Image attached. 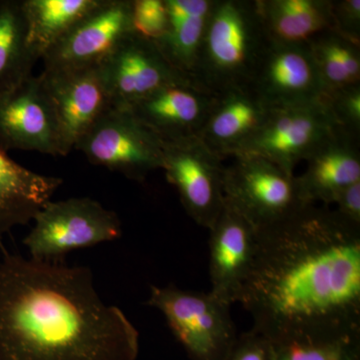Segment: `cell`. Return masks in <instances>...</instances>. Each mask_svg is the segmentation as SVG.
<instances>
[{
    "label": "cell",
    "instance_id": "obj_1",
    "mask_svg": "<svg viewBox=\"0 0 360 360\" xmlns=\"http://www.w3.org/2000/svg\"><path fill=\"white\" fill-rule=\"evenodd\" d=\"M239 303L269 340L312 329H360V227L309 205L257 231Z\"/></svg>",
    "mask_w": 360,
    "mask_h": 360
},
{
    "label": "cell",
    "instance_id": "obj_2",
    "mask_svg": "<svg viewBox=\"0 0 360 360\" xmlns=\"http://www.w3.org/2000/svg\"><path fill=\"white\" fill-rule=\"evenodd\" d=\"M139 333L89 267L0 260V360H135Z\"/></svg>",
    "mask_w": 360,
    "mask_h": 360
},
{
    "label": "cell",
    "instance_id": "obj_3",
    "mask_svg": "<svg viewBox=\"0 0 360 360\" xmlns=\"http://www.w3.org/2000/svg\"><path fill=\"white\" fill-rule=\"evenodd\" d=\"M270 39L257 0H214L195 82L214 94L250 85Z\"/></svg>",
    "mask_w": 360,
    "mask_h": 360
},
{
    "label": "cell",
    "instance_id": "obj_4",
    "mask_svg": "<svg viewBox=\"0 0 360 360\" xmlns=\"http://www.w3.org/2000/svg\"><path fill=\"white\" fill-rule=\"evenodd\" d=\"M148 304L162 314L191 360H226L238 340L231 305L212 292L151 286Z\"/></svg>",
    "mask_w": 360,
    "mask_h": 360
},
{
    "label": "cell",
    "instance_id": "obj_5",
    "mask_svg": "<svg viewBox=\"0 0 360 360\" xmlns=\"http://www.w3.org/2000/svg\"><path fill=\"white\" fill-rule=\"evenodd\" d=\"M23 243L32 259L61 262L73 250L110 243L122 238L115 212L89 198L49 201L33 217Z\"/></svg>",
    "mask_w": 360,
    "mask_h": 360
},
{
    "label": "cell",
    "instance_id": "obj_6",
    "mask_svg": "<svg viewBox=\"0 0 360 360\" xmlns=\"http://www.w3.org/2000/svg\"><path fill=\"white\" fill-rule=\"evenodd\" d=\"M225 201L257 231L290 219L309 205L295 174L255 155H238L224 167Z\"/></svg>",
    "mask_w": 360,
    "mask_h": 360
},
{
    "label": "cell",
    "instance_id": "obj_7",
    "mask_svg": "<svg viewBox=\"0 0 360 360\" xmlns=\"http://www.w3.org/2000/svg\"><path fill=\"white\" fill-rule=\"evenodd\" d=\"M340 125L326 98L314 103L269 108L262 127L236 155H255L290 174Z\"/></svg>",
    "mask_w": 360,
    "mask_h": 360
},
{
    "label": "cell",
    "instance_id": "obj_8",
    "mask_svg": "<svg viewBox=\"0 0 360 360\" xmlns=\"http://www.w3.org/2000/svg\"><path fill=\"white\" fill-rule=\"evenodd\" d=\"M90 163L142 182L161 169L162 146L127 108H111L84 135L77 148Z\"/></svg>",
    "mask_w": 360,
    "mask_h": 360
},
{
    "label": "cell",
    "instance_id": "obj_9",
    "mask_svg": "<svg viewBox=\"0 0 360 360\" xmlns=\"http://www.w3.org/2000/svg\"><path fill=\"white\" fill-rule=\"evenodd\" d=\"M167 181L176 188L187 214L210 229L225 206L222 160L198 137L161 141Z\"/></svg>",
    "mask_w": 360,
    "mask_h": 360
},
{
    "label": "cell",
    "instance_id": "obj_10",
    "mask_svg": "<svg viewBox=\"0 0 360 360\" xmlns=\"http://www.w3.org/2000/svg\"><path fill=\"white\" fill-rule=\"evenodd\" d=\"M132 32L131 0H103L45 52L44 71L101 66Z\"/></svg>",
    "mask_w": 360,
    "mask_h": 360
},
{
    "label": "cell",
    "instance_id": "obj_11",
    "mask_svg": "<svg viewBox=\"0 0 360 360\" xmlns=\"http://www.w3.org/2000/svg\"><path fill=\"white\" fill-rule=\"evenodd\" d=\"M56 116L63 156L113 108L101 66L75 70L44 71L39 75Z\"/></svg>",
    "mask_w": 360,
    "mask_h": 360
},
{
    "label": "cell",
    "instance_id": "obj_12",
    "mask_svg": "<svg viewBox=\"0 0 360 360\" xmlns=\"http://www.w3.org/2000/svg\"><path fill=\"white\" fill-rule=\"evenodd\" d=\"M0 148L63 156L58 123L40 77L0 96Z\"/></svg>",
    "mask_w": 360,
    "mask_h": 360
},
{
    "label": "cell",
    "instance_id": "obj_13",
    "mask_svg": "<svg viewBox=\"0 0 360 360\" xmlns=\"http://www.w3.org/2000/svg\"><path fill=\"white\" fill-rule=\"evenodd\" d=\"M250 85L269 108L314 103L326 97L309 44L270 40Z\"/></svg>",
    "mask_w": 360,
    "mask_h": 360
},
{
    "label": "cell",
    "instance_id": "obj_14",
    "mask_svg": "<svg viewBox=\"0 0 360 360\" xmlns=\"http://www.w3.org/2000/svg\"><path fill=\"white\" fill-rule=\"evenodd\" d=\"M113 108H129L181 77L153 42L130 33L101 65Z\"/></svg>",
    "mask_w": 360,
    "mask_h": 360
},
{
    "label": "cell",
    "instance_id": "obj_15",
    "mask_svg": "<svg viewBox=\"0 0 360 360\" xmlns=\"http://www.w3.org/2000/svg\"><path fill=\"white\" fill-rule=\"evenodd\" d=\"M210 231V292L231 305L239 302L257 250V231L225 201Z\"/></svg>",
    "mask_w": 360,
    "mask_h": 360
},
{
    "label": "cell",
    "instance_id": "obj_16",
    "mask_svg": "<svg viewBox=\"0 0 360 360\" xmlns=\"http://www.w3.org/2000/svg\"><path fill=\"white\" fill-rule=\"evenodd\" d=\"M217 94L191 79L161 87L129 110L161 141L196 136L212 110Z\"/></svg>",
    "mask_w": 360,
    "mask_h": 360
},
{
    "label": "cell",
    "instance_id": "obj_17",
    "mask_svg": "<svg viewBox=\"0 0 360 360\" xmlns=\"http://www.w3.org/2000/svg\"><path fill=\"white\" fill-rule=\"evenodd\" d=\"M360 134L338 127L307 158L296 176L307 205L335 203L341 191L360 181Z\"/></svg>",
    "mask_w": 360,
    "mask_h": 360
},
{
    "label": "cell",
    "instance_id": "obj_18",
    "mask_svg": "<svg viewBox=\"0 0 360 360\" xmlns=\"http://www.w3.org/2000/svg\"><path fill=\"white\" fill-rule=\"evenodd\" d=\"M269 108L250 85L217 94L196 137L222 160L233 158L262 127Z\"/></svg>",
    "mask_w": 360,
    "mask_h": 360
},
{
    "label": "cell",
    "instance_id": "obj_19",
    "mask_svg": "<svg viewBox=\"0 0 360 360\" xmlns=\"http://www.w3.org/2000/svg\"><path fill=\"white\" fill-rule=\"evenodd\" d=\"M63 184L22 167L0 148V243L13 229L32 221Z\"/></svg>",
    "mask_w": 360,
    "mask_h": 360
},
{
    "label": "cell",
    "instance_id": "obj_20",
    "mask_svg": "<svg viewBox=\"0 0 360 360\" xmlns=\"http://www.w3.org/2000/svg\"><path fill=\"white\" fill-rule=\"evenodd\" d=\"M167 32L153 42L181 77L195 82L208 18L214 0H165Z\"/></svg>",
    "mask_w": 360,
    "mask_h": 360
},
{
    "label": "cell",
    "instance_id": "obj_21",
    "mask_svg": "<svg viewBox=\"0 0 360 360\" xmlns=\"http://www.w3.org/2000/svg\"><path fill=\"white\" fill-rule=\"evenodd\" d=\"M271 41L309 44L322 32L333 30V0H257Z\"/></svg>",
    "mask_w": 360,
    "mask_h": 360
},
{
    "label": "cell",
    "instance_id": "obj_22",
    "mask_svg": "<svg viewBox=\"0 0 360 360\" xmlns=\"http://www.w3.org/2000/svg\"><path fill=\"white\" fill-rule=\"evenodd\" d=\"M103 0H21L27 41L39 60Z\"/></svg>",
    "mask_w": 360,
    "mask_h": 360
},
{
    "label": "cell",
    "instance_id": "obj_23",
    "mask_svg": "<svg viewBox=\"0 0 360 360\" xmlns=\"http://www.w3.org/2000/svg\"><path fill=\"white\" fill-rule=\"evenodd\" d=\"M270 340L274 360H360V329H312Z\"/></svg>",
    "mask_w": 360,
    "mask_h": 360
},
{
    "label": "cell",
    "instance_id": "obj_24",
    "mask_svg": "<svg viewBox=\"0 0 360 360\" xmlns=\"http://www.w3.org/2000/svg\"><path fill=\"white\" fill-rule=\"evenodd\" d=\"M37 61L28 45L21 0H0V96L32 77Z\"/></svg>",
    "mask_w": 360,
    "mask_h": 360
},
{
    "label": "cell",
    "instance_id": "obj_25",
    "mask_svg": "<svg viewBox=\"0 0 360 360\" xmlns=\"http://www.w3.org/2000/svg\"><path fill=\"white\" fill-rule=\"evenodd\" d=\"M326 96L360 84V45L333 30L322 32L309 42Z\"/></svg>",
    "mask_w": 360,
    "mask_h": 360
},
{
    "label": "cell",
    "instance_id": "obj_26",
    "mask_svg": "<svg viewBox=\"0 0 360 360\" xmlns=\"http://www.w3.org/2000/svg\"><path fill=\"white\" fill-rule=\"evenodd\" d=\"M131 25L135 34L158 41L167 30L165 0H131Z\"/></svg>",
    "mask_w": 360,
    "mask_h": 360
},
{
    "label": "cell",
    "instance_id": "obj_27",
    "mask_svg": "<svg viewBox=\"0 0 360 360\" xmlns=\"http://www.w3.org/2000/svg\"><path fill=\"white\" fill-rule=\"evenodd\" d=\"M324 98L340 127L360 134V84L338 90Z\"/></svg>",
    "mask_w": 360,
    "mask_h": 360
},
{
    "label": "cell",
    "instance_id": "obj_28",
    "mask_svg": "<svg viewBox=\"0 0 360 360\" xmlns=\"http://www.w3.org/2000/svg\"><path fill=\"white\" fill-rule=\"evenodd\" d=\"M226 360H274L271 340L252 328L238 338Z\"/></svg>",
    "mask_w": 360,
    "mask_h": 360
},
{
    "label": "cell",
    "instance_id": "obj_29",
    "mask_svg": "<svg viewBox=\"0 0 360 360\" xmlns=\"http://www.w3.org/2000/svg\"><path fill=\"white\" fill-rule=\"evenodd\" d=\"M335 32L360 45L359 0H333Z\"/></svg>",
    "mask_w": 360,
    "mask_h": 360
},
{
    "label": "cell",
    "instance_id": "obj_30",
    "mask_svg": "<svg viewBox=\"0 0 360 360\" xmlns=\"http://www.w3.org/2000/svg\"><path fill=\"white\" fill-rule=\"evenodd\" d=\"M335 203L336 213L348 224L360 227V181L341 191Z\"/></svg>",
    "mask_w": 360,
    "mask_h": 360
}]
</instances>
